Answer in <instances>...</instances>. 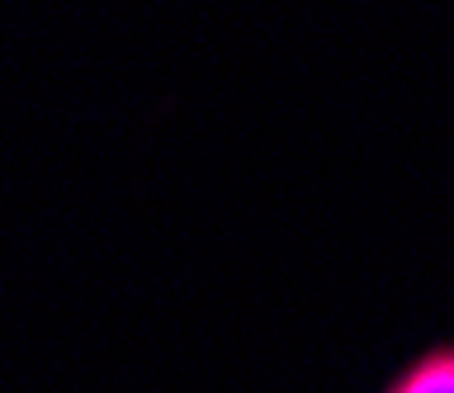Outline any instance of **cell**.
<instances>
[{
  "instance_id": "1",
  "label": "cell",
  "mask_w": 454,
  "mask_h": 393,
  "mask_svg": "<svg viewBox=\"0 0 454 393\" xmlns=\"http://www.w3.org/2000/svg\"><path fill=\"white\" fill-rule=\"evenodd\" d=\"M383 393H454V342L426 346L417 360H407L388 379Z\"/></svg>"
}]
</instances>
